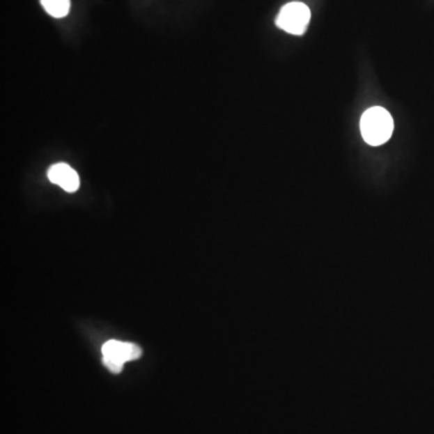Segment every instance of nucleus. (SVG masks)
Instances as JSON below:
<instances>
[{
    "label": "nucleus",
    "mask_w": 434,
    "mask_h": 434,
    "mask_svg": "<svg viewBox=\"0 0 434 434\" xmlns=\"http://www.w3.org/2000/svg\"><path fill=\"white\" fill-rule=\"evenodd\" d=\"M310 17L311 14L307 5L300 1H293L280 10L277 17V26L293 36H303L309 26Z\"/></svg>",
    "instance_id": "7ed1b4c3"
},
{
    "label": "nucleus",
    "mask_w": 434,
    "mask_h": 434,
    "mask_svg": "<svg viewBox=\"0 0 434 434\" xmlns=\"http://www.w3.org/2000/svg\"><path fill=\"white\" fill-rule=\"evenodd\" d=\"M103 363L112 373H121L123 364L138 359L143 351L138 345L118 341H109L102 348Z\"/></svg>",
    "instance_id": "f03ea898"
},
{
    "label": "nucleus",
    "mask_w": 434,
    "mask_h": 434,
    "mask_svg": "<svg viewBox=\"0 0 434 434\" xmlns=\"http://www.w3.org/2000/svg\"><path fill=\"white\" fill-rule=\"evenodd\" d=\"M46 13L54 18L65 17L70 11V0H40Z\"/></svg>",
    "instance_id": "39448f33"
},
{
    "label": "nucleus",
    "mask_w": 434,
    "mask_h": 434,
    "mask_svg": "<svg viewBox=\"0 0 434 434\" xmlns=\"http://www.w3.org/2000/svg\"><path fill=\"white\" fill-rule=\"evenodd\" d=\"M49 181L59 185L64 191L75 192L80 187V178L72 166L65 163H57L49 168L47 171Z\"/></svg>",
    "instance_id": "20e7f679"
},
{
    "label": "nucleus",
    "mask_w": 434,
    "mask_h": 434,
    "mask_svg": "<svg viewBox=\"0 0 434 434\" xmlns=\"http://www.w3.org/2000/svg\"><path fill=\"white\" fill-rule=\"evenodd\" d=\"M361 133L366 143L372 146L385 144L394 133V118L386 109H368L361 118Z\"/></svg>",
    "instance_id": "f257e3e1"
}]
</instances>
